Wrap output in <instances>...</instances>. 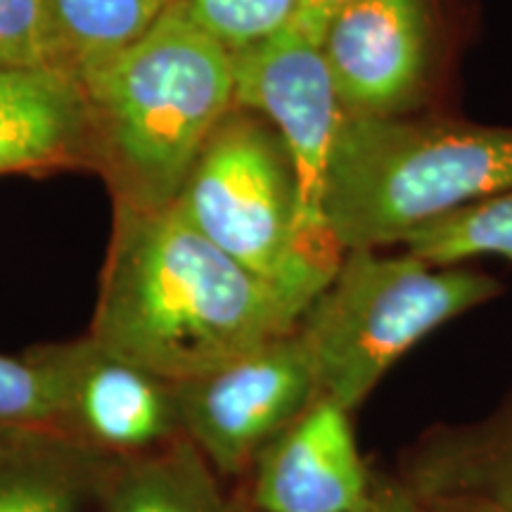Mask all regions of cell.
Masks as SVG:
<instances>
[{"instance_id":"7402d4cb","label":"cell","mask_w":512,"mask_h":512,"mask_svg":"<svg viewBox=\"0 0 512 512\" xmlns=\"http://www.w3.org/2000/svg\"><path fill=\"white\" fill-rule=\"evenodd\" d=\"M430 508V505H427ZM432 512H501L494 508H484V505H453V508H430Z\"/></svg>"},{"instance_id":"8992f818","label":"cell","mask_w":512,"mask_h":512,"mask_svg":"<svg viewBox=\"0 0 512 512\" xmlns=\"http://www.w3.org/2000/svg\"><path fill=\"white\" fill-rule=\"evenodd\" d=\"M294 330L176 384L183 437L219 477L242 475L318 399L309 356Z\"/></svg>"},{"instance_id":"30bf717a","label":"cell","mask_w":512,"mask_h":512,"mask_svg":"<svg viewBox=\"0 0 512 512\" xmlns=\"http://www.w3.org/2000/svg\"><path fill=\"white\" fill-rule=\"evenodd\" d=\"M349 411L318 399L254 463L256 512H370L375 486Z\"/></svg>"},{"instance_id":"8fae6325","label":"cell","mask_w":512,"mask_h":512,"mask_svg":"<svg viewBox=\"0 0 512 512\" xmlns=\"http://www.w3.org/2000/svg\"><path fill=\"white\" fill-rule=\"evenodd\" d=\"M430 508L512 512V380L489 413L422 432L399 456V482Z\"/></svg>"},{"instance_id":"3957f363","label":"cell","mask_w":512,"mask_h":512,"mask_svg":"<svg viewBox=\"0 0 512 512\" xmlns=\"http://www.w3.org/2000/svg\"><path fill=\"white\" fill-rule=\"evenodd\" d=\"M512 190V126L344 114L320 216L339 252L401 245L427 223Z\"/></svg>"},{"instance_id":"ba28073f","label":"cell","mask_w":512,"mask_h":512,"mask_svg":"<svg viewBox=\"0 0 512 512\" xmlns=\"http://www.w3.org/2000/svg\"><path fill=\"white\" fill-rule=\"evenodd\" d=\"M349 117H406L427 98L437 62L434 0H349L320 38Z\"/></svg>"},{"instance_id":"6da1fadb","label":"cell","mask_w":512,"mask_h":512,"mask_svg":"<svg viewBox=\"0 0 512 512\" xmlns=\"http://www.w3.org/2000/svg\"><path fill=\"white\" fill-rule=\"evenodd\" d=\"M302 309L209 242L174 204H114L91 339L171 384L290 335Z\"/></svg>"},{"instance_id":"7a4b0ae2","label":"cell","mask_w":512,"mask_h":512,"mask_svg":"<svg viewBox=\"0 0 512 512\" xmlns=\"http://www.w3.org/2000/svg\"><path fill=\"white\" fill-rule=\"evenodd\" d=\"M88 157L114 204L169 207L216 126L235 107L233 55L197 27L183 0L140 41L79 76Z\"/></svg>"},{"instance_id":"ffe728a7","label":"cell","mask_w":512,"mask_h":512,"mask_svg":"<svg viewBox=\"0 0 512 512\" xmlns=\"http://www.w3.org/2000/svg\"><path fill=\"white\" fill-rule=\"evenodd\" d=\"M347 3L349 0H302V8H299V15L294 19V27H299L306 36L320 43L330 19Z\"/></svg>"},{"instance_id":"277c9868","label":"cell","mask_w":512,"mask_h":512,"mask_svg":"<svg viewBox=\"0 0 512 512\" xmlns=\"http://www.w3.org/2000/svg\"><path fill=\"white\" fill-rule=\"evenodd\" d=\"M501 294L494 275L349 249L297 323L320 399L356 411L413 347Z\"/></svg>"},{"instance_id":"603a6c76","label":"cell","mask_w":512,"mask_h":512,"mask_svg":"<svg viewBox=\"0 0 512 512\" xmlns=\"http://www.w3.org/2000/svg\"><path fill=\"white\" fill-rule=\"evenodd\" d=\"M370 512H373V510H370Z\"/></svg>"},{"instance_id":"9c48e42d","label":"cell","mask_w":512,"mask_h":512,"mask_svg":"<svg viewBox=\"0 0 512 512\" xmlns=\"http://www.w3.org/2000/svg\"><path fill=\"white\" fill-rule=\"evenodd\" d=\"M60 382L55 430L105 458L128 460L183 437L178 387L91 337L38 349Z\"/></svg>"},{"instance_id":"5bb4252c","label":"cell","mask_w":512,"mask_h":512,"mask_svg":"<svg viewBox=\"0 0 512 512\" xmlns=\"http://www.w3.org/2000/svg\"><path fill=\"white\" fill-rule=\"evenodd\" d=\"M98 512H233L219 475L190 439L119 460L100 486Z\"/></svg>"},{"instance_id":"2e32d148","label":"cell","mask_w":512,"mask_h":512,"mask_svg":"<svg viewBox=\"0 0 512 512\" xmlns=\"http://www.w3.org/2000/svg\"><path fill=\"white\" fill-rule=\"evenodd\" d=\"M401 245L437 266L467 264L482 256L512 261V190L441 216Z\"/></svg>"},{"instance_id":"d6986e66","label":"cell","mask_w":512,"mask_h":512,"mask_svg":"<svg viewBox=\"0 0 512 512\" xmlns=\"http://www.w3.org/2000/svg\"><path fill=\"white\" fill-rule=\"evenodd\" d=\"M60 415V382L38 351L27 358L0 354V430L55 427Z\"/></svg>"},{"instance_id":"7c38bea8","label":"cell","mask_w":512,"mask_h":512,"mask_svg":"<svg viewBox=\"0 0 512 512\" xmlns=\"http://www.w3.org/2000/svg\"><path fill=\"white\" fill-rule=\"evenodd\" d=\"M88 157L81 79L72 69H0V176Z\"/></svg>"},{"instance_id":"44dd1931","label":"cell","mask_w":512,"mask_h":512,"mask_svg":"<svg viewBox=\"0 0 512 512\" xmlns=\"http://www.w3.org/2000/svg\"><path fill=\"white\" fill-rule=\"evenodd\" d=\"M373 512H432L425 503L413 498L399 484H384L382 489H375Z\"/></svg>"},{"instance_id":"52a82bcc","label":"cell","mask_w":512,"mask_h":512,"mask_svg":"<svg viewBox=\"0 0 512 512\" xmlns=\"http://www.w3.org/2000/svg\"><path fill=\"white\" fill-rule=\"evenodd\" d=\"M233 62L235 105L259 114L283 140L297 178L304 228L313 238L332 242L320 216V197L344 107L323 48L290 24L278 36L233 55Z\"/></svg>"},{"instance_id":"9a60e30c","label":"cell","mask_w":512,"mask_h":512,"mask_svg":"<svg viewBox=\"0 0 512 512\" xmlns=\"http://www.w3.org/2000/svg\"><path fill=\"white\" fill-rule=\"evenodd\" d=\"M178 0H53L69 69L83 76L131 48Z\"/></svg>"},{"instance_id":"4fadbf2b","label":"cell","mask_w":512,"mask_h":512,"mask_svg":"<svg viewBox=\"0 0 512 512\" xmlns=\"http://www.w3.org/2000/svg\"><path fill=\"white\" fill-rule=\"evenodd\" d=\"M107 460L55 427H3L0 512H86Z\"/></svg>"},{"instance_id":"e0dca14e","label":"cell","mask_w":512,"mask_h":512,"mask_svg":"<svg viewBox=\"0 0 512 512\" xmlns=\"http://www.w3.org/2000/svg\"><path fill=\"white\" fill-rule=\"evenodd\" d=\"M183 5L197 27L230 55H240L294 24L302 0H183Z\"/></svg>"},{"instance_id":"5b68a950","label":"cell","mask_w":512,"mask_h":512,"mask_svg":"<svg viewBox=\"0 0 512 512\" xmlns=\"http://www.w3.org/2000/svg\"><path fill=\"white\" fill-rule=\"evenodd\" d=\"M176 207L204 238L302 311L342 261L332 242L304 228L283 140L245 107L235 105L211 133Z\"/></svg>"},{"instance_id":"ac0fdd59","label":"cell","mask_w":512,"mask_h":512,"mask_svg":"<svg viewBox=\"0 0 512 512\" xmlns=\"http://www.w3.org/2000/svg\"><path fill=\"white\" fill-rule=\"evenodd\" d=\"M69 69L53 0H0V69Z\"/></svg>"}]
</instances>
